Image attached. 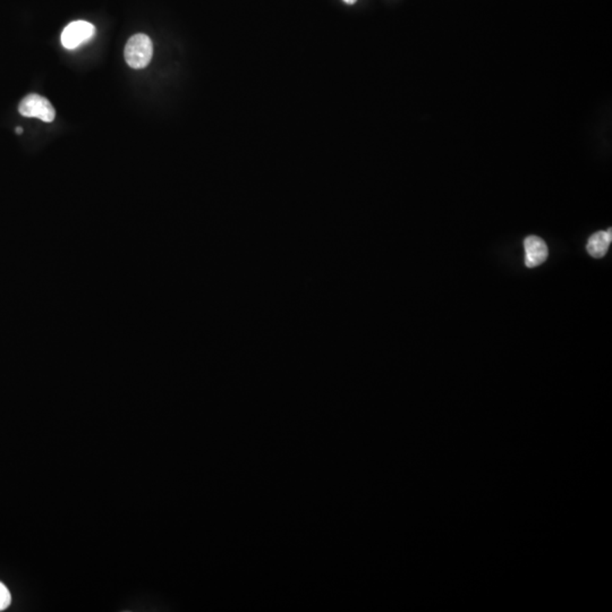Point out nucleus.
<instances>
[{"label": "nucleus", "mask_w": 612, "mask_h": 612, "mask_svg": "<svg viewBox=\"0 0 612 612\" xmlns=\"http://www.w3.org/2000/svg\"><path fill=\"white\" fill-rule=\"evenodd\" d=\"M612 241L611 228L606 231H597L591 236L587 242L586 251L591 256L595 259H601L606 255L609 250L610 243Z\"/></svg>", "instance_id": "obj_5"}, {"label": "nucleus", "mask_w": 612, "mask_h": 612, "mask_svg": "<svg viewBox=\"0 0 612 612\" xmlns=\"http://www.w3.org/2000/svg\"><path fill=\"white\" fill-rule=\"evenodd\" d=\"M124 55L126 63L132 69H145L152 60V41L143 33L133 35L126 44Z\"/></svg>", "instance_id": "obj_1"}, {"label": "nucleus", "mask_w": 612, "mask_h": 612, "mask_svg": "<svg viewBox=\"0 0 612 612\" xmlns=\"http://www.w3.org/2000/svg\"><path fill=\"white\" fill-rule=\"evenodd\" d=\"M16 133H17V134H22V133H23V128H22V127H17V128H16Z\"/></svg>", "instance_id": "obj_7"}, {"label": "nucleus", "mask_w": 612, "mask_h": 612, "mask_svg": "<svg viewBox=\"0 0 612 612\" xmlns=\"http://www.w3.org/2000/svg\"><path fill=\"white\" fill-rule=\"evenodd\" d=\"M19 111L24 117L39 118L44 123H51L56 117V111L51 101L35 93L28 94L21 101Z\"/></svg>", "instance_id": "obj_2"}, {"label": "nucleus", "mask_w": 612, "mask_h": 612, "mask_svg": "<svg viewBox=\"0 0 612 612\" xmlns=\"http://www.w3.org/2000/svg\"><path fill=\"white\" fill-rule=\"evenodd\" d=\"M96 35V26L87 21H75L69 23V26L64 28L62 33V44L66 49L72 51L80 47L84 42L93 38Z\"/></svg>", "instance_id": "obj_3"}, {"label": "nucleus", "mask_w": 612, "mask_h": 612, "mask_svg": "<svg viewBox=\"0 0 612 612\" xmlns=\"http://www.w3.org/2000/svg\"><path fill=\"white\" fill-rule=\"evenodd\" d=\"M344 1L345 3H350V5H352V3H357V0H344Z\"/></svg>", "instance_id": "obj_8"}, {"label": "nucleus", "mask_w": 612, "mask_h": 612, "mask_svg": "<svg viewBox=\"0 0 612 612\" xmlns=\"http://www.w3.org/2000/svg\"><path fill=\"white\" fill-rule=\"evenodd\" d=\"M525 266L535 268L546 262L548 259L547 244L537 236H528L525 238Z\"/></svg>", "instance_id": "obj_4"}, {"label": "nucleus", "mask_w": 612, "mask_h": 612, "mask_svg": "<svg viewBox=\"0 0 612 612\" xmlns=\"http://www.w3.org/2000/svg\"><path fill=\"white\" fill-rule=\"evenodd\" d=\"M10 591L7 590V587L0 583V611L6 609L10 606Z\"/></svg>", "instance_id": "obj_6"}]
</instances>
